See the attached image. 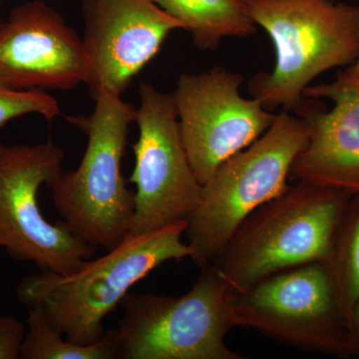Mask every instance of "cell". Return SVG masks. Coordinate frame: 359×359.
<instances>
[{
	"label": "cell",
	"mask_w": 359,
	"mask_h": 359,
	"mask_svg": "<svg viewBox=\"0 0 359 359\" xmlns=\"http://www.w3.org/2000/svg\"><path fill=\"white\" fill-rule=\"evenodd\" d=\"M188 222L128 235L98 259L63 276L50 271L26 276L16 289L26 308L40 306L52 327L73 344L88 346L105 337L103 321L137 283L169 261L193 259L182 241Z\"/></svg>",
	"instance_id": "6da1fadb"
},
{
	"label": "cell",
	"mask_w": 359,
	"mask_h": 359,
	"mask_svg": "<svg viewBox=\"0 0 359 359\" xmlns=\"http://www.w3.org/2000/svg\"><path fill=\"white\" fill-rule=\"evenodd\" d=\"M351 196L297 182L247 217L210 264L233 292L285 269L327 264Z\"/></svg>",
	"instance_id": "7a4b0ae2"
},
{
	"label": "cell",
	"mask_w": 359,
	"mask_h": 359,
	"mask_svg": "<svg viewBox=\"0 0 359 359\" xmlns=\"http://www.w3.org/2000/svg\"><path fill=\"white\" fill-rule=\"evenodd\" d=\"M245 6L275 46L273 69L249 83L266 109L294 111L316 77L358 58V7L332 0H245Z\"/></svg>",
	"instance_id": "3957f363"
},
{
	"label": "cell",
	"mask_w": 359,
	"mask_h": 359,
	"mask_svg": "<svg viewBox=\"0 0 359 359\" xmlns=\"http://www.w3.org/2000/svg\"><path fill=\"white\" fill-rule=\"evenodd\" d=\"M93 96L91 115L67 117L87 137L81 163L50 189L68 229L86 244L109 250L129 235L133 221L135 192L123 177L122 159L136 108L105 90Z\"/></svg>",
	"instance_id": "277c9868"
},
{
	"label": "cell",
	"mask_w": 359,
	"mask_h": 359,
	"mask_svg": "<svg viewBox=\"0 0 359 359\" xmlns=\"http://www.w3.org/2000/svg\"><path fill=\"white\" fill-rule=\"evenodd\" d=\"M233 297L210 263L200 266L195 285L181 297L129 292L119 325L110 330L117 358L244 359L226 342L240 327Z\"/></svg>",
	"instance_id": "5b68a950"
},
{
	"label": "cell",
	"mask_w": 359,
	"mask_h": 359,
	"mask_svg": "<svg viewBox=\"0 0 359 359\" xmlns=\"http://www.w3.org/2000/svg\"><path fill=\"white\" fill-rule=\"evenodd\" d=\"M309 139L306 123L283 111L249 147L231 156L203 186L185 233L198 266L212 263L255 210L285 192Z\"/></svg>",
	"instance_id": "8992f818"
},
{
	"label": "cell",
	"mask_w": 359,
	"mask_h": 359,
	"mask_svg": "<svg viewBox=\"0 0 359 359\" xmlns=\"http://www.w3.org/2000/svg\"><path fill=\"white\" fill-rule=\"evenodd\" d=\"M65 154L52 141L36 145L0 144V249L40 271L68 276L95 255L62 221L51 224L39 208L42 186L63 173Z\"/></svg>",
	"instance_id": "52a82bcc"
},
{
	"label": "cell",
	"mask_w": 359,
	"mask_h": 359,
	"mask_svg": "<svg viewBox=\"0 0 359 359\" xmlns=\"http://www.w3.org/2000/svg\"><path fill=\"white\" fill-rule=\"evenodd\" d=\"M240 327L254 328L304 351L351 358L346 323L325 263H309L266 276L233 292Z\"/></svg>",
	"instance_id": "ba28073f"
},
{
	"label": "cell",
	"mask_w": 359,
	"mask_h": 359,
	"mask_svg": "<svg viewBox=\"0 0 359 359\" xmlns=\"http://www.w3.org/2000/svg\"><path fill=\"white\" fill-rule=\"evenodd\" d=\"M139 98L134 121L139 137L132 146L135 167L129 178L136 186L129 235L189 222L203 191L182 141L171 95L142 82Z\"/></svg>",
	"instance_id": "9c48e42d"
},
{
	"label": "cell",
	"mask_w": 359,
	"mask_h": 359,
	"mask_svg": "<svg viewBox=\"0 0 359 359\" xmlns=\"http://www.w3.org/2000/svg\"><path fill=\"white\" fill-rule=\"evenodd\" d=\"M243 82L240 73L214 67L199 74L183 73L171 94L187 156L202 186L275 121L276 115L259 99L241 95Z\"/></svg>",
	"instance_id": "30bf717a"
},
{
	"label": "cell",
	"mask_w": 359,
	"mask_h": 359,
	"mask_svg": "<svg viewBox=\"0 0 359 359\" xmlns=\"http://www.w3.org/2000/svg\"><path fill=\"white\" fill-rule=\"evenodd\" d=\"M83 40L42 0L14 7L0 20V87L68 91L88 83Z\"/></svg>",
	"instance_id": "8fae6325"
},
{
	"label": "cell",
	"mask_w": 359,
	"mask_h": 359,
	"mask_svg": "<svg viewBox=\"0 0 359 359\" xmlns=\"http://www.w3.org/2000/svg\"><path fill=\"white\" fill-rule=\"evenodd\" d=\"M82 13L93 94L105 90L121 96L170 33L182 29L153 0H83Z\"/></svg>",
	"instance_id": "7c38bea8"
},
{
	"label": "cell",
	"mask_w": 359,
	"mask_h": 359,
	"mask_svg": "<svg viewBox=\"0 0 359 359\" xmlns=\"http://www.w3.org/2000/svg\"><path fill=\"white\" fill-rule=\"evenodd\" d=\"M294 110L308 125L309 139L290 179L359 193V83L340 72L330 83L309 86Z\"/></svg>",
	"instance_id": "4fadbf2b"
},
{
	"label": "cell",
	"mask_w": 359,
	"mask_h": 359,
	"mask_svg": "<svg viewBox=\"0 0 359 359\" xmlns=\"http://www.w3.org/2000/svg\"><path fill=\"white\" fill-rule=\"evenodd\" d=\"M179 21L201 50L214 51L226 37H249L256 25L245 0H153Z\"/></svg>",
	"instance_id": "5bb4252c"
},
{
	"label": "cell",
	"mask_w": 359,
	"mask_h": 359,
	"mask_svg": "<svg viewBox=\"0 0 359 359\" xmlns=\"http://www.w3.org/2000/svg\"><path fill=\"white\" fill-rule=\"evenodd\" d=\"M327 264L347 325L359 299V193L347 201Z\"/></svg>",
	"instance_id": "9a60e30c"
},
{
	"label": "cell",
	"mask_w": 359,
	"mask_h": 359,
	"mask_svg": "<svg viewBox=\"0 0 359 359\" xmlns=\"http://www.w3.org/2000/svg\"><path fill=\"white\" fill-rule=\"evenodd\" d=\"M26 334L21 346L22 359H115L114 339L111 332L88 346L73 344L52 327L40 306L28 309Z\"/></svg>",
	"instance_id": "2e32d148"
},
{
	"label": "cell",
	"mask_w": 359,
	"mask_h": 359,
	"mask_svg": "<svg viewBox=\"0 0 359 359\" xmlns=\"http://www.w3.org/2000/svg\"><path fill=\"white\" fill-rule=\"evenodd\" d=\"M29 114L42 116L52 122L61 111L57 100L45 91H13L0 87V127Z\"/></svg>",
	"instance_id": "e0dca14e"
},
{
	"label": "cell",
	"mask_w": 359,
	"mask_h": 359,
	"mask_svg": "<svg viewBox=\"0 0 359 359\" xmlns=\"http://www.w3.org/2000/svg\"><path fill=\"white\" fill-rule=\"evenodd\" d=\"M26 325L11 316H0V359H18L25 340Z\"/></svg>",
	"instance_id": "ac0fdd59"
},
{
	"label": "cell",
	"mask_w": 359,
	"mask_h": 359,
	"mask_svg": "<svg viewBox=\"0 0 359 359\" xmlns=\"http://www.w3.org/2000/svg\"><path fill=\"white\" fill-rule=\"evenodd\" d=\"M346 332L349 356L359 359V299L347 321Z\"/></svg>",
	"instance_id": "d6986e66"
},
{
	"label": "cell",
	"mask_w": 359,
	"mask_h": 359,
	"mask_svg": "<svg viewBox=\"0 0 359 359\" xmlns=\"http://www.w3.org/2000/svg\"><path fill=\"white\" fill-rule=\"evenodd\" d=\"M342 73H344V74L346 75L347 78H349V79L359 83V51L356 60L354 61L353 65L349 66V67L344 70Z\"/></svg>",
	"instance_id": "ffe728a7"
},
{
	"label": "cell",
	"mask_w": 359,
	"mask_h": 359,
	"mask_svg": "<svg viewBox=\"0 0 359 359\" xmlns=\"http://www.w3.org/2000/svg\"><path fill=\"white\" fill-rule=\"evenodd\" d=\"M0 1H1V0H0ZM0 20H1V18H0Z\"/></svg>",
	"instance_id": "44dd1931"
}]
</instances>
